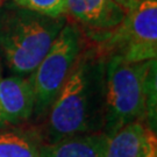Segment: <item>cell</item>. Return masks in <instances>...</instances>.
Returning <instances> with one entry per match:
<instances>
[{"mask_svg": "<svg viewBox=\"0 0 157 157\" xmlns=\"http://www.w3.org/2000/svg\"><path fill=\"white\" fill-rule=\"evenodd\" d=\"M40 144L36 132H0V157H39Z\"/></svg>", "mask_w": 157, "mask_h": 157, "instance_id": "10", "label": "cell"}, {"mask_svg": "<svg viewBox=\"0 0 157 157\" xmlns=\"http://www.w3.org/2000/svg\"><path fill=\"white\" fill-rule=\"evenodd\" d=\"M156 59L128 63L111 56L105 65V121L102 133L111 137L124 126L146 120L147 82Z\"/></svg>", "mask_w": 157, "mask_h": 157, "instance_id": "3", "label": "cell"}, {"mask_svg": "<svg viewBox=\"0 0 157 157\" xmlns=\"http://www.w3.org/2000/svg\"><path fill=\"white\" fill-rule=\"evenodd\" d=\"M105 65L106 59L84 41L67 80L47 113L43 127L36 130L41 144L80 134L102 133Z\"/></svg>", "mask_w": 157, "mask_h": 157, "instance_id": "1", "label": "cell"}, {"mask_svg": "<svg viewBox=\"0 0 157 157\" xmlns=\"http://www.w3.org/2000/svg\"><path fill=\"white\" fill-rule=\"evenodd\" d=\"M82 29L65 23L30 77L34 90V114L43 118L54 104L83 48Z\"/></svg>", "mask_w": 157, "mask_h": 157, "instance_id": "5", "label": "cell"}, {"mask_svg": "<svg viewBox=\"0 0 157 157\" xmlns=\"http://www.w3.org/2000/svg\"><path fill=\"white\" fill-rule=\"evenodd\" d=\"M34 90L30 78H0V129L26 122L34 113Z\"/></svg>", "mask_w": 157, "mask_h": 157, "instance_id": "6", "label": "cell"}, {"mask_svg": "<svg viewBox=\"0 0 157 157\" xmlns=\"http://www.w3.org/2000/svg\"><path fill=\"white\" fill-rule=\"evenodd\" d=\"M65 13L87 33L111 30L126 15V12L113 0H65Z\"/></svg>", "mask_w": 157, "mask_h": 157, "instance_id": "7", "label": "cell"}, {"mask_svg": "<svg viewBox=\"0 0 157 157\" xmlns=\"http://www.w3.org/2000/svg\"><path fill=\"white\" fill-rule=\"evenodd\" d=\"M108 136L80 134L49 144H40L39 157H105Z\"/></svg>", "mask_w": 157, "mask_h": 157, "instance_id": "9", "label": "cell"}, {"mask_svg": "<svg viewBox=\"0 0 157 157\" xmlns=\"http://www.w3.org/2000/svg\"><path fill=\"white\" fill-rule=\"evenodd\" d=\"M7 1H8V0H0V6H2L5 2H7Z\"/></svg>", "mask_w": 157, "mask_h": 157, "instance_id": "13", "label": "cell"}, {"mask_svg": "<svg viewBox=\"0 0 157 157\" xmlns=\"http://www.w3.org/2000/svg\"><path fill=\"white\" fill-rule=\"evenodd\" d=\"M21 6L47 17H59L65 13V0H13Z\"/></svg>", "mask_w": 157, "mask_h": 157, "instance_id": "11", "label": "cell"}, {"mask_svg": "<svg viewBox=\"0 0 157 157\" xmlns=\"http://www.w3.org/2000/svg\"><path fill=\"white\" fill-rule=\"evenodd\" d=\"M105 157H157L156 133L132 122L108 137Z\"/></svg>", "mask_w": 157, "mask_h": 157, "instance_id": "8", "label": "cell"}, {"mask_svg": "<svg viewBox=\"0 0 157 157\" xmlns=\"http://www.w3.org/2000/svg\"><path fill=\"white\" fill-rule=\"evenodd\" d=\"M0 77H1V64H0Z\"/></svg>", "mask_w": 157, "mask_h": 157, "instance_id": "14", "label": "cell"}, {"mask_svg": "<svg viewBox=\"0 0 157 157\" xmlns=\"http://www.w3.org/2000/svg\"><path fill=\"white\" fill-rule=\"evenodd\" d=\"M113 1H114L117 5L120 6V7L127 13L129 10H132L134 6L137 5L141 0H113Z\"/></svg>", "mask_w": 157, "mask_h": 157, "instance_id": "12", "label": "cell"}, {"mask_svg": "<svg viewBox=\"0 0 157 157\" xmlns=\"http://www.w3.org/2000/svg\"><path fill=\"white\" fill-rule=\"evenodd\" d=\"M84 41L107 59L119 56L128 63L157 57V0H141L117 27L102 33L83 32Z\"/></svg>", "mask_w": 157, "mask_h": 157, "instance_id": "4", "label": "cell"}, {"mask_svg": "<svg viewBox=\"0 0 157 157\" xmlns=\"http://www.w3.org/2000/svg\"><path fill=\"white\" fill-rule=\"evenodd\" d=\"M65 23L64 15L47 17L14 1L0 6V52L8 69L33 73Z\"/></svg>", "mask_w": 157, "mask_h": 157, "instance_id": "2", "label": "cell"}]
</instances>
